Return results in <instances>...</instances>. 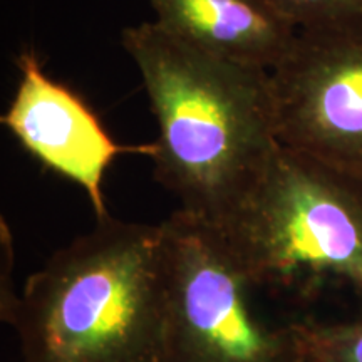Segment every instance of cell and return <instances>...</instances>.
I'll list each match as a JSON object with an SVG mask.
<instances>
[{
    "label": "cell",
    "mask_w": 362,
    "mask_h": 362,
    "mask_svg": "<svg viewBox=\"0 0 362 362\" xmlns=\"http://www.w3.org/2000/svg\"><path fill=\"white\" fill-rule=\"evenodd\" d=\"M270 78L280 144L362 176V25L298 33Z\"/></svg>",
    "instance_id": "5b68a950"
},
{
    "label": "cell",
    "mask_w": 362,
    "mask_h": 362,
    "mask_svg": "<svg viewBox=\"0 0 362 362\" xmlns=\"http://www.w3.org/2000/svg\"><path fill=\"white\" fill-rule=\"evenodd\" d=\"M155 22L200 51L274 71L298 30L269 0H149Z\"/></svg>",
    "instance_id": "52a82bcc"
},
{
    "label": "cell",
    "mask_w": 362,
    "mask_h": 362,
    "mask_svg": "<svg viewBox=\"0 0 362 362\" xmlns=\"http://www.w3.org/2000/svg\"><path fill=\"white\" fill-rule=\"evenodd\" d=\"M161 223L110 215L29 275L11 319L21 362H161Z\"/></svg>",
    "instance_id": "7a4b0ae2"
},
{
    "label": "cell",
    "mask_w": 362,
    "mask_h": 362,
    "mask_svg": "<svg viewBox=\"0 0 362 362\" xmlns=\"http://www.w3.org/2000/svg\"><path fill=\"white\" fill-rule=\"evenodd\" d=\"M19 83L2 124L17 143L40 163L88 194L96 220L107 218L104 178L119 155L153 156V143L126 146L116 143L83 98L47 74L34 51L17 57Z\"/></svg>",
    "instance_id": "8992f818"
},
{
    "label": "cell",
    "mask_w": 362,
    "mask_h": 362,
    "mask_svg": "<svg viewBox=\"0 0 362 362\" xmlns=\"http://www.w3.org/2000/svg\"><path fill=\"white\" fill-rule=\"evenodd\" d=\"M121 44L158 126L153 178L185 214L223 223L280 144L270 71L210 56L155 21L126 27Z\"/></svg>",
    "instance_id": "6da1fadb"
},
{
    "label": "cell",
    "mask_w": 362,
    "mask_h": 362,
    "mask_svg": "<svg viewBox=\"0 0 362 362\" xmlns=\"http://www.w3.org/2000/svg\"><path fill=\"white\" fill-rule=\"evenodd\" d=\"M298 33L351 29L362 25V0H269Z\"/></svg>",
    "instance_id": "9c48e42d"
},
{
    "label": "cell",
    "mask_w": 362,
    "mask_h": 362,
    "mask_svg": "<svg viewBox=\"0 0 362 362\" xmlns=\"http://www.w3.org/2000/svg\"><path fill=\"white\" fill-rule=\"evenodd\" d=\"M161 362H302L296 320L262 314L259 288L218 226L176 210L161 221Z\"/></svg>",
    "instance_id": "277c9868"
},
{
    "label": "cell",
    "mask_w": 362,
    "mask_h": 362,
    "mask_svg": "<svg viewBox=\"0 0 362 362\" xmlns=\"http://www.w3.org/2000/svg\"><path fill=\"white\" fill-rule=\"evenodd\" d=\"M216 226L259 291L298 300L347 291L362 305V176L279 144Z\"/></svg>",
    "instance_id": "3957f363"
},
{
    "label": "cell",
    "mask_w": 362,
    "mask_h": 362,
    "mask_svg": "<svg viewBox=\"0 0 362 362\" xmlns=\"http://www.w3.org/2000/svg\"><path fill=\"white\" fill-rule=\"evenodd\" d=\"M302 362H362V305L341 320H296Z\"/></svg>",
    "instance_id": "ba28073f"
}]
</instances>
